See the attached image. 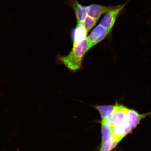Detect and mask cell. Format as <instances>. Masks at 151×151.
<instances>
[{"label": "cell", "instance_id": "6da1fadb", "mask_svg": "<svg viewBox=\"0 0 151 151\" xmlns=\"http://www.w3.org/2000/svg\"><path fill=\"white\" fill-rule=\"evenodd\" d=\"M90 49L89 43L87 37L73 48L67 56H58V61L65 65L69 70L76 71L82 67L83 58L85 54Z\"/></svg>", "mask_w": 151, "mask_h": 151}, {"label": "cell", "instance_id": "7a4b0ae2", "mask_svg": "<svg viewBox=\"0 0 151 151\" xmlns=\"http://www.w3.org/2000/svg\"><path fill=\"white\" fill-rule=\"evenodd\" d=\"M128 109H129L124 106L118 105L117 109L112 116L108 118L102 119V120L112 128L124 123L129 122L131 124L128 114Z\"/></svg>", "mask_w": 151, "mask_h": 151}, {"label": "cell", "instance_id": "3957f363", "mask_svg": "<svg viewBox=\"0 0 151 151\" xmlns=\"http://www.w3.org/2000/svg\"><path fill=\"white\" fill-rule=\"evenodd\" d=\"M131 1L128 0L124 4L118 5L116 8L107 13L100 22L99 24L110 30L111 31H112L119 14Z\"/></svg>", "mask_w": 151, "mask_h": 151}, {"label": "cell", "instance_id": "277c9868", "mask_svg": "<svg viewBox=\"0 0 151 151\" xmlns=\"http://www.w3.org/2000/svg\"><path fill=\"white\" fill-rule=\"evenodd\" d=\"M110 32L99 24L96 26L87 37L90 49L104 39Z\"/></svg>", "mask_w": 151, "mask_h": 151}, {"label": "cell", "instance_id": "5b68a950", "mask_svg": "<svg viewBox=\"0 0 151 151\" xmlns=\"http://www.w3.org/2000/svg\"><path fill=\"white\" fill-rule=\"evenodd\" d=\"M116 6H104L99 4H92L86 6L87 15L98 20L102 15L116 8Z\"/></svg>", "mask_w": 151, "mask_h": 151}, {"label": "cell", "instance_id": "8992f818", "mask_svg": "<svg viewBox=\"0 0 151 151\" xmlns=\"http://www.w3.org/2000/svg\"><path fill=\"white\" fill-rule=\"evenodd\" d=\"M67 4L73 9L76 17L77 24H80L87 16L86 6L81 5L77 0H66Z\"/></svg>", "mask_w": 151, "mask_h": 151}, {"label": "cell", "instance_id": "52a82bcc", "mask_svg": "<svg viewBox=\"0 0 151 151\" xmlns=\"http://www.w3.org/2000/svg\"><path fill=\"white\" fill-rule=\"evenodd\" d=\"M88 33L82 24H77L73 33V48H74L78 43L87 37Z\"/></svg>", "mask_w": 151, "mask_h": 151}, {"label": "cell", "instance_id": "ba28073f", "mask_svg": "<svg viewBox=\"0 0 151 151\" xmlns=\"http://www.w3.org/2000/svg\"><path fill=\"white\" fill-rule=\"evenodd\" d=\"M118 105L97 106L94 107L99 112L102 119L108 118L116 110Z\"/></svg>", "mask_w": 151, "mask_h": 151}, {"label": "cell", "instance_id": "9c48e42d", "mask_svg": "<svg viewBox=\"0 0 151 151\" xmlns=\"http://www.w3.org/2000/svg\"><path fill=\"white\" fill-rule=\"evenodd\" d=\"M101 144L113 139L112 128L105 123L103 120L101 122Z\"/></svg>", "mask_w": 151, "mask_h": 151}, {"label": "cell", "instance_id": "30bf717a", "mask_svg": "<svg viewBox=\"0 0 151 151\" xmlns=\"http://www.w3.org/2000/svg\"><path fill=\"white\" fill-rule=\"evenodd\" d=\"M98 20L87 15L84 20L81 23L84 28L88 32L95 25Z\"/></svg>", "mask_w": 151, "mask_h": 151}, {"label": "cell", "instance_id": "8fae6325", "mask_svg": "<svg viewBox=\"0 0 151 151\" xmlns=\"http://www.w3.org/2000/svg\"><path fill=\"white\" fill-rule=\"evenodd\" d=\"M119 142L113 139L107 142L101 144L100 151H111L118 145Z\"/></svg>", "mask_w": 151, "mask_h": 151}]
</instances>
